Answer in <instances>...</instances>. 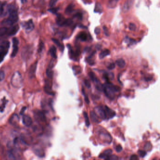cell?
I'll return each mask as SVG.
<instances>
[{"label":"cell","instance_id":"obj_46","mask_svg":"<svg viewBox=\"0 0 160 160\" xmlns=\"http://www.w3.org/2000/svg\"><path fill=\"white\" fill-rule=\"evenodd\" d=\"M5 78V73L3 71L0 70V82L2 81Z\"/></svg>","mask_w":160,"mask_h":160},{"label":"cell","instance_id":"obj_28","mask_svg":"<svg viewBox=\"0 0 160 160\" xmlns=\"http://www.w3.org/2000/svg\"><path fill=\"white\" fill-rule=\"evenodd\" d=\"M74 5L73 4H70L65 9V13L67 15H69L71 14L74 10Z\"/></svg>","mask_w":160,"mask_h":160},{"label":"cell","instance_id":"obj_43","mask_svg":"<svg viewBox=\"0 0 160 160\" xmlns=\"http://www.w3.org/2000/svg\"><path fill=\"white\" fill-rule=\"evenodd\" d=\"M43 48H44L43 43L42 42H40L39 44V48H38V52L39 53H40L42 51Z\"/></svg>","mask_w":160,"mask_h":160},{"label":"cell","instance_id":"obj_27","mask_svg":"<svg viewBox=\"0 0 160 160\" xmlns=\"http://www.w3.org/2000/svg\"><path fill=\"white\" fill-rule=\"evenodd\" d=\"M102 11H103V9H102V6L101 5V4L99 2L96 3L95 8H94V12L101 13Z\"/></svg>","mask_w":160,"mask_h":160},{"label":"cell","instance_id":"obj_15","mask_svg":"<svg viewBox=\"0 0 160 160\" xmlns=\"http://www.w3.org/2000/svg\"><path fill=\"white\" fill-rule=\"evenodd\" d=\"M33 151L35 155H37L39 157H42L45 156L44 150L42 149L40 147L36 146L33 148Z\"/></svg>","mask_w":160,"mask_h":160},{"label":"cell","instance_id":"obj_29","mask_svg":"<svg viewBox=\"0 0 160 160\" xmlns=\"http://www.w3.org/2000/svg\"><path fill=\"white\" fill-rule=\"evenodd\" d=\"M52 40L54 42V43L58 47L60 50H61L62 52L64 50V46H63V45L61 44L59 41L57 39H52Z\"/></svg>","mask_w":160,"mask_h":160},{"label":"cell","instance_id":"obj_54","mask_svg":"<svg viewBox=\"0 0 160 160\" xmlns=\"http://www.w3.org/2000/svg\"><path fill=\"white\" fill-rule=\"evenodd\" d=\"M100 32V28L99 27H96L95 30H94V33H95L96 34L98 35L99 34Z\"/></svg>","mask_w":160,"mask_h":160},{"label":"cell","instance_id":"obj_40","mask_svg":"<svg viewBox=\"0 0 160 160\" xmlns=\"http://www.w3.org/2000/svg\"><path fill=\"white\" fill-rule=\"evenodd\" d=\"M138 153L139 156L141 158H144L147 155V152L142 150H139L138 151Z\"/></svg>","mask_w":160,"mask_h":160},{"label":"cell","instance_id":"obj_55","mask_svg":"<svg viewBox=\"0 0 160 160\" xmlns=\"http://www.w3.org/2000/svg\"><path fill=\"white\" fill-rule=\"evenodd\" d=\"M26 108L25 107H23L22 109H21V111H20V114L21 115H23V114H24V112H25V110H26Z\"/></svg>","mask_w":160,"mask_h":160},{"label":"cell","instance_id":"obj_45","mask_svg":"<svg viewBox=\"0 0 160 160\" xmlns=\"http://www.w3.org/2000/svg\"><path fill=\"white\" fill-rule=\"evenodd\" d=\"M84 83H85V86H86V87L87 88H88V89L91 88V85L90 81L89 80L86 79L84 80Z\"/></svg>","mask_w":160,"mask_h":160},{"label":"cell","instance_id":"obj_5","mask_svg":"<svg viewBox=\"0 0 160 160\" xmlns=\"http://www.w3.org/2000/svg\"><path fill=\"white\" fill-rule=\"evenodd\" d=\"M14 145L16 149L23 150L25 149L27 146L26 142L22 138H15L14 140Z\"/></svg>","mask_w":160,"mask_h":160},{"label":"cell","instance_id":"obj_23","mask_svg":"<svg viewBox=\"0 0 160 160\" xmlns=\"http://www.w3.org/2000/svg\"><path fill=\"white\" fill-rule=\"evenodd\" d=\"M111 54V52L109 49H105L102 51H101V52L99 53V58L100 59H102L104 58L106 56L108 55H110Z\"/></svg>","mask_w":160,"mask_h":160},{"label":"cell","instance_id":"obj_7","mask_svg":"<svg viewBox=\"0 0 160 160\" xmlns=\"http://www.w3.org/2000/svg\"><path fill=\"white\" fill-rule=\"evenodd\" d=\"M13 42V50L11 53V57L13 58L14 57L17 53L18 50V46L19 41L17 38H14L12 39Z\"/></svg>","mask_w":160,"mask_h":160},{"label":"cell","instance_id":"obj_21","mask_svg":"<svg viewBox=\"0 0 160 160\" xmlns=\"http://www.w3.org/2000/svg\"><path fill=\"white\" fill-rule=\"evenodd\" d=\"M8 102V100L6 99L5 97H4L1 100L0 104V112L2 113L5 108L7 102Z\"/></svg>","mask_w":160,"mask_h":160},{"label":"cell","instance_id":"obj_1","mask_svg":"<svg viewBox=\"0 0 160 160\" xmlns=\"http://www.w3.org/2000/svg\"><path fill=\"white\" fill-rule=\"evenodd\" d=\"M120 87L114 85L110 82H106L104 85H102V91L104 92L105 95L110 99H114L116 92L120 91Z\"/></svg>","mask_w":160,"mask_h":160},{"label":"cell","instance_id":"obj_10","mask_svg":"<svg viewBox=\"0 0 160 160\" xmlns=\"http://www.w3.org/2000/svg\"><path fill=\"white\" fill-rule=\"evenodd\" d=\"M99 137L103 141L108 144L111 143L112 139L110 134L107 132H100L99 133Z\"/></svg>","mask_w":160,"mask_h":160},{"label":"cell","instance_id":"obj_35","mask_svg":"<svg viewBox=\"0 0 160 160\" xmlns=\"http://www.w3.org/2000/svg\"><path fill=\"white\" fill-rule=\"evenodd\" d=\"M82 94L84 95V99H85V102L87 104H89V103H90V101L89 100L88 97L87 95L86 94L85 91V90H84V88L83 87H82Z\"/></svg>","mask_w":160,"mask_h":160},{"label":"cell","instance_id":"obj_51","mask_svg":"<svg viewBox=\"0 0 160 160\" xmlns=\"http://www.w3.org/2000/svg\"><path fill=\"white\" fill-rule=\"evenodd\" d=\"M116 151L117 152H120L121 151H122V150H123V148H122V147L121 146V145H118V146H117L116 147Z\"/></svg>","mask_w":160,"mask_h":160},{"label":"cell","instance_id":"obj_30","mask_svg":"<svg viewBox=\"0 0 160 160\" xmlns=\"http://www.w3.org/2000/svg\"><path fill=\"white\" fill-rule=\"evenodd\" d=\"M52 68H53L52 67L49 66L46 71V75L47 77L51 79L53 78V72L52 70Z\"/></svg>","mask_w":160,"mask_h":160},{"label":"cell","instance_id":"obj_50","mask_svg":"<svg viewBox=\"0 0 160 160\" xmlns=\"http://www.w3.org/2000/svg\"><path fill=\"white\" fill-rule=\"evenodd\" d=\"M58 0H50L49 2V6L50 7H53L55 3L57 2Z\"/></svg>","mask_w":160,"mask_h":160},{"label":"cell","instance_id":"obj_36","mask_svg":"<svg viewBox=\"0 0 160 160\" xmlns=\"http://www.w3.org/2000/svg\"><path fill=\"white\" fill-rule=\"evenodd\" d=\"M88 76L91 79V80L94 82V81H95L97 79V77L96 76L95 73L93 72H90L88 73Z\"/></svg>","mask_w":160,"mask_h":160},{"label":"cell","instance_id":"obj_37","mask_svg":"<svg viewBox=\"0 0 160 160\" xmlns=\"http://www.w3.org/2000/svg\"><path fill=\"white\" fill-rule=\"evenodd\" d=\"M8 28L5 27L0 28V36H4L7 33Z\"/></svg>","mask_w":160,"mask_h":160},{"label":"cell","instance_id":"obj_11","mask_svg":"<svg viewBox=\"0 0 160 160\" xmlns=\"http://www.w3.org/2000/svg\"><path fill=\"white\" fill-rule=\"evenodd\" d=\"M134 0H126L123 6L122 11L123 12H127L130 10L134 3Z\"/></svg>","mask_w":160,"mask_h":160},{"label":"cell","instance_id":"obj_3","mask_svg":"<svg viewBox=\"0 0 160 160\" xmlns=\"http://www.w3.org/2000/svg\"><path fill=\"white\" fill-rule=\"evenodd\" d=\"M9 13V16L7 19H4L2 21V24L6 26H11L14 23L17 22L18 19V17L17 10L11 11Z\"/></svg>","mask_w":160,"mask_h":160},{"label":"cell","instance_id":"obj_24","mask_svg":"<svg viewBox=\"0 0 160 160\" xmlns=\"http://www.w3.org/2000/svg\"><path fill=\"white\" fill-rule=\"evenodd\" d=\"M116 64L117 65V66L119 67L120 68H124L126 64L125 61L122 58H120L116 60Z\"/></svg>","mask_w":160,"mask_h":160},{"label":"cell","instance_id":"obj_26","mask_svg":"<svg viewBox=\"0 0 160 160\" xmlns=\"http://www.w3.org/2000/svg\"><path fill=\"white\" fill-rule=\"evenodd\" d=\"M49 52L51 56L53 58L56 59L57 58L56 55V49L54 46H52L50 48Z\"/></svg>","mask_w":160,"mask_h":160},{"label":"cell","instance_id":"obj_9","mask_svg":"<svg viewBox=\"0 0 160 160\" xmlns=\"http://www.w3.org/2000/svg\"><path fill=\"white\" fill-rule=\"evenodd\" d=\"M23 27L24 28L25 31L27 32L32 31L34 27V25L32 19L29 20L27 22L23 23Z\"/></svg>","mask_w":160,"mask_h":160},{"label":"cell","instance_id":"obj_52","mask_svg":"<svg viewBox=\"0 0 160 160\" xmlns=\"http://www.w3.org/2000/svg\"><path fill=\"white\" fill-rule=\"evenodd\" d=\"M138 155H131L130 157V160H138Z\"/></svg>","mask_w":160,"mask_h":160},{"label":"cell","instance_id":"obj_58","mask_svg":"<svg viewBox=\"0 0 160 160\" xmlns=\"http://www.w3.org/2000/svg\"><path fill=\"white\" fill-rule=\"evenodd\" d=\"M1 2H0V6H1Z\"/></svg>","mask_w":160,"mask_h":160},{"label":"cell","instance_id":"obj_42","mask_svg":"<svg viewBox=\"0 0 160 160\" xmlns=\"http://www.w3.org/2000/svg\"><path fill=\"white\" fill-rule=\"evenodd\" d=\"M9 45H8L7 46H6V47H4V46H0V54L4 52L6 50H8L9 49Z\"/></svg>","mask_w":160,"mask_h":160},{"label":"cell","instance_id":"obj_57","mask_svg":"<svg viewBox=\"0 0 160 160\" xmlns=\"http://www.w3.org/2000/svg\"><path fill=\"white\" fill-rule=\"evenodd\" d=\"M26 0H21V2H22V3H25V2H26Z\"/></svg>","mask_w":160,"mask_h":160},{"label":"cell","instance_id":"obj_6","mask_svg":"<svg viewBox=\"0 0 160 160\" xmlns=\"http://www.w3.org/2000/svg\"><path fill=\"white\" fill-rule=\"evenodd\" d=\"M95 112L101 119L105 120L106 119V115L105 110L101 107L98 106L94 108Z\"/></svg>","mask_w":160,"mask_h":160},{"label":"cell","instance_id":"obj_32","mask_svg":"<svg viewBox=\"0 0 160 160\" xmlns=\"http://www.w3.org/2000/svg\"><path fill=\"white\" fill-rule=\"evenodd\" d=\"M72 69L75 75L79 74L82 72V69L79 66H74L72 67Z\"/></svg>","mask_w":160,"mask_h":160},{"label":"cell","instance_id":"obj_31","mask_svg":"<svg viewBox=\"0 0 160 160\" xmlns=\"http://www.w3.org/2000/svg\"><path fill=\"white\" fill-rule=\"evenodd\" d=\"M78 38L80 39L82 41H85L87 39V35L86 33L81 32L79 34L78 36Z\"/></svg>","mask_w":160,"mask_h":160},{"label":"cell","instance_id":"obj_8","mask_svg":"<svg viewBox=\"0 0 160 160\" xmlns=\"http://www.w3.org/2000/svg\"><path fill=\"white\" fill-rule=\"evenodd\" d=\"M37 67V61L31 65L28 72V76L30 78H33L35 77V73Z\"/></svg>","mask_w":160,"mask_h":160},{"label":"cell","instance_id":"obj_39","mask_svg":"<svg viewBox=\"0 0 160 160\" xmlns=\"http://www.w3.org/2000/svg\"><path fill=\"white\" fill-rule=\"evenodd\" d=\"M144 148V149H145L146 150H147V151L150 150H151L152 148V144H151L150 142H147L145 144Z\"/></svg>","mask_w":160,"mask_h":160},{"label":"cell","instance_id":"obj_56","mask_svg":"<svg viewBox=\"0 0 160 160\" xmlns=\"http://www.w3.org/2000/svg\"><path fill=\"white\" fill-rule=\"evenodd\" d=\"M120 74H118V76H117V79H118V82L120 83V84H121V85H122V83H121V81H120Z\"/></svg>","mask_w":160,"mask_h":160},{"label":"cell","instance_id":"obj_44","mask_svg":"<svg viewBox=\"0 0 160 160\" xmlns=\"http://www.w3.org/2000/svg\"><path fill=\"white\" fill-rule=\"evenodd\" d=\"M129 29L130 30L134 31H135V30L136 29V25L134 23H130L129 24Z\"/></svg>","mask_w":160,"mask_h":160},{"label":"cell","instance_id":"obj_18","mask_svg":"<svg viewBox=\"0 0 160 160\" xmlns=\"http://www.w3.org/2000/svg\"><path fill=\"white\" fill-rule=\"evenodd\" d=\"M19 120V118L17 114H13L10 118L9 121L12 125H16L18 123Z\"/></svg>","mask_w":160,"mask_h":160},{"label":"cell","instance_id":"obj_16","mask_svg":"<svg viewBox=\"0 0 160 160\" xmlns=\"http://www.w3.org/2000/svg\"><path fill=\"white\" fill-rule=\"evenodd\" d=\"M44 91L46 93L49 95H53V92L52 90V84L47 81L44 86Z\"/></svg>","mask_w":160,"mask_h":160},{"label":"cell","instance_id":"obj_48","mask_svg":"<svg viewBox=\"0 0 160 160\" xmlns=\"http://www.w3.org/2000/svg\"><path fill=\"white\" fill-rule=\"evenodd\" d=\"M103 30L104 31V33L105 34V35L107 36H109V31L108 28L106 27L105 26H103Z\"/></svg>","mask_w":160,"mask_h":160},{"label":"cell","instance_id":"obj_34","mask_svg":"<svg viewBox=\"0 0 160 160\" xmlns=\"http://www.w3.org/2000/svg\"><path fill=\"white\" fill-rule=\"evenodd\" d=\"M72 24H73V20H72V19H70V18L66 19L64 22V24H63V26H65V27L69 26H71Z\"/></svg>","mask_w":160,"mask_h":160},{"label":"cell","instance_id":"obj_41","mask_svg":"<svg viewBox=\"0 0 160 160\" xmlns=\"http://www.w3.org/2000/svg\"><path fill=\"white\" fill-rule=\"evenodd\" d=\"M8 52V50H6L4 52L0 54V63L3 60V59L4 58L5 56L7 55Z\"/></svg>","mask_w":160,"mask_h":160},{"label":"cell","instance_id":"obj_22","mask_svg":"<svg viewBox=\"0 0 160 160\" xmlns=\"http://www.w3.org/2000/svg\"><path fill=\"white\" fill-rule=\"evenodd\" d=\"M120 0H109L107 6L110 9H114L116 7Z\"/></svg>","mask_w":160,"mask_h":160},{"label":"cell","instance_id":"obj_4","mask_svg":"<svg viewBox=\"0 0 160 160\" xmlns=\"http://www.w3.org/2000/svg\"><path fill=\"white\" fill-rule=\"evenodd\" d=\"M33 50L31 47L29 46H26L23 49L21 52V56L23 60L26 61L28 59L32 54Z\"/></svg>","mask_w":160,"mask_h":160},{"label":"cell","instance_id":"obj_2","mask_svg":"<svg viewBox=\"0 0 160 160\" xmlns=\"http://www.w3.org/2000/svg\"><path fill=\"white\" fill-rule=\"evenodd\" d=\"M22 77L19 72H16L13 74L11 79V85L15 88H19L22 86Z\"/></svg>","mask_w":160,"mask_h":160},{"label":"cell","instance_id":"obj_49","mask_svg":"<svg viewBox=\"0 0 160 160\" xmlns=\"http://www.w3.org/2000/svg\"><path fill=\"white\" fill-rule=\"evenodd\" d=\"M58 10V8H54L50 9L49 11L50 12H51V13H52L53 14H55L57 12Z\"/></svg>","mask_w":160,"mask_h":160},{"label":"cell","instance_id":"obj_38","mask_svg":"<svg viewBox=\"0 0 160 160\" xmlns=\"http://www.w3.org/2000/svg\"><path fill=\"white\" fill-rule=\"evenodd\" d=\"M118 159V157L115 155H110L105 159V160H116Z\"/></svg>","mask_w":160,"mask_h":160},{"label":"cell","instance_id":"obj_53","mask_svg":"<svg viewBox=\"0 0 160 160\" xmlns=\"http://www.w3.org/2000/svg\"><path fill=\"white\" fill-rule=\"evenodd\" d=\"M82 14H80V13H77L76 14H75L74 17H76V18H77L78 19H82Z\"/></svg>","mask_w":160,"mask_h":160},{"label":"cell","instance_id":"obj_13","mask_svg":"<svg viewBox=\"0 0 160 160\" xmlns=\"http://www.w3.org/2000/svg\"><path fill=\"white\" fill-rule=\"evenodd\" d=\"M19 29V27L17 25L12 26L11 27L9 28V29H8L7 33L9 36L14 35L17 33Z\"/></svg>","mask_w":160,"mask_h":160},{"label":"cell","instance_id":"obj_17","mask_svg":"<svg viewBox=\"0 0 160 160\" xmlns=\"http://www.w3.org/2000/svg\"><path fill=\"white\" fill-rule=\"evenodd\" d=\"M90 115L91 119L93 122L95 123H100V121H99V117L96 114V113L94 111H91L90 113Z\"/></svg>","mask_w":160,"mask_h":160},{"label":"cell","instance_id":"obj_33","mask_svg":"<svg viewBox=\"0 0 160 160\" xmlns=\"http://www.w3.org/2000/svg\"><path fill=\"white\" fill-rule=\"evenodd\" d=\"M83 116H84V118H85V123H86V126L87 127H88L90 126V122H89V119L88 114H87V113L86 112L84 111L83 112Z\"/></svg>","mask_w":160,"mask_h":160},{"label":"cell","instance_id":"obj_14","mask_svg":"<svg viewBox=\"0 0 160 160\" xmlns=\"http://www.w3.org/2000/svg\"><path fill=\"white\" fill-rule=\"evenodd\" d=\"M23 123L26 127L30 126L33 123L31 118L27 115H24L22 117Z\"/></svg>","mask_w":160,"mask_h":160},{"label":"cell","instance_id":"obj_25","mask_svg":"<svg viewBox=\"0 0 160 160\" xmlns=\"http://www.w3.org/2000/svg\"><path fill=\"white\" fill-rule=\"evenodd\" d=\"M35 116L37 118H38V119L41 121H44L45 120V117L44 115L42 112H41L40 111H37L35 113Z\"/></svg>","mask_w":160,"mask_h":160},{"label":"cell","instance_id":"obj_20","mask_svg":"<svg viewBox=\"0 0 160 160\" xmlns=\"http://www.w3.org/2000/svg\"><path fill=\"white\" fill-rule=\"evenodd\" d=\"M112 152H113V151H112V149H106V150H105V151H104V152L100 154L99 155V158H100V159H105V158L107 156H109L110 155H111Z\"/></svg>","mask_w":160,"mask_h":160},{"label":"cell","instance_id":"obj_12","mask_svg":"<svg viewBox=\"0 0 160 160\" xmlns=\"http://www.w3.org/2000/svg\"><path fill=\"white\" fill-rule=\"evenodd\" d=\"M105 111L106 115V118L110 119L113 118L115 116H116V113L115 111H113L110 109L109 107L105 106Z\"/></svg>","mask_w":160,"mask_h":160},{"label":"cell","instance_id":"obj_47","mask_svg":"<svg viewBox=\"0 0 160 160\" xmlns=\"http://www.w3.org/2000/svg\"><path fill=\"white\" fill-rule=\"evenodd\" d=\"M107 67L109 70H113L115 68V64L114 63H111L109 65H108Z\"/></svg>","mask_w":160,"mask_h":160},{"label":"cell","instance_id":"obj_19","mask_svg":"<svg viewBox=\"0 0 160 160\" xmlns=\"http://www.w3.org/2000/svg\"><path fill=\"white\" fill-rule=\"evenodd\" d=\"M65 18L64 17H63L61 14H58L57 16V17L56 18V22L57 24L60 26H63L64 22L65 20Z\"/></svg>","mask_w":160,"mask_h":160}]
</instances>
